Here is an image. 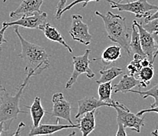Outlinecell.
<instances>
[{"mask_svg":"<svg viewBox=\"0 0 158 136\" xmlns=\"http://www.w3.org/2000/svg\"><path fill=\"white\" fill-rule=\"evenodd\" d=\"M14 32L21 42V52L20 53L19 57L26 65L25 71L37 75L48 68L50 66V56L44 47L27 41L18 31V26L15 27Z\"/></svg>","mask_w":158,"mask_h":136,"instance_id":"obj_1","label":"cell"},{"mask_svg":"<svg viewBox=\"0 0 158 136\" xmlns=\"http://www.w3.org/2000/svg\"><path fill=\"white\" fill-rule=\"evenodd\" d=\"M95 14L102 19L108 38L112 42L118 43L125 51L127 55L131 57L132 53L130 47L131 33H130V29L127 27L126 18L119 14H114L110 11H108L106 14L95 11Z\"/></svg>","mask_w":158,"mask_h":136,"instance_id":"obj_2","label":"cell"},{"mask_svg":"<svg viewBox=\"0 0 158 136\" xmlns=\"http://www.w3.org/2000/svg\"><path fill=\"white\" fill-rule=\"evenodd\" d=\"M32 76H34L32 72H27V76L18 88V92L14 95H11L9 93H7L6 91L2 92V95L1 96L0 99V121L5 122L6 131L9 129L10 125L13 121L18 118V114L27 113L26 112L20 109V101L23 91Z\"/></svg>","mask_w":158,"mask_h":136,"instance_id":"obj_3","label":"cell"},{"mask_svg":"<svg viewBox=\"0 0 158 136\" xmlns=\"http://www.w3.org/2000/svg\"><path fill=\"white\" fill-rule=\"evenodd\" d=\"M116 111V122L118 125V130L116 131V136H126L127 133L125 128L129 127L133 131L139 133L141 127L144 126V118L139 117L129 110V109L123 105L122 107L115 106Z\"/></svg>","mask_w":158,"mask_h":136,"instance_id":"obj_4","label":"cell"},{"mask_svg":"<svg viewBox=\"0 0 158 136\" xmlns=\"http://www.w3.org/2000/svg\"><path fill=\"white\" fill-rule=\"evenodd\" d=\"M110 2L112 9H116L123 12H130L134 14L137 18H143L151 15V10H158V6L147 2V0H137L127 3H120L113 0H105Z\"/></svg>","mask_w":158,"mask_h":136,"instance_id":"obj_5","label":"cell"},{"mask_svg":"<svg viewBox=\"0 0 158 136\" xmlns=\"http://www.w3.org/2000/svg\"><path fill=\"white\" fill-rule=\"evenodd\" d=\"M90 54V50H86L85 53L81 56H73V71L70 76L69 80L65 84V89H69L73 87V84L77 82V79L82 74H86L87 78L90 80L94 78L95 74L90 68V61L89 55Z\"/></svg>","mask_w":158,"mask_h":136,"instance_id":"obj_6","label":"cell"},{"mask_svg":"<svg viewBox=\"0 0 158 136\" xmlns=\"http://www.w3.org/2000/svg\"><path fill=\"white\" fill-rule=\"evenodd\" d=\"M47 23V14L45 12L34 13L30 15L21 16L19 19L14 21H3L2 25L6 26H21L23 28L40 29Z\"/></svg>","mask_w":158,"mask_h":136,"instance_id":"obj_7","label":"cell"},{"mask_svg":"<svg viewBox=\"0 0 158 136\" xmlns=\"http://www.w3.org/2000/svg\"><path fill=\"white\" fill-rule=\"evenodd\" d=\"M69 34L73 40L85 46L90 45L92 39V35L89 32L88 25L84 22L83 17L80 14H73L72 16V25Z\"/></svg>","mask_w":158,"mask_h":136,"instance_id":"obj_8","label":"cell"},{"mask_svg":"<svg viewBox=\"0 0 158 136\" xmlns=\"http://www.w3.org/2000/svg\"><path fill=\"white\" fill-rule=\"evenodd\" d=\"M53 109L49 114L57 119H63L69 122V124H73L71 119L72 105L71 103L64 98V94L61 92L54 93L52 96Z\"/></svg>","mask_w":158,"mask_h":136,"instance_id":"obj_9","label":"cell"},{"mask_svg":"<svg viewBox=\"0 0 158 136\" xmlns=\"http://www.w3.org/2000/svg\"><path fill=\"white\" fill-rule=\"evenodd\" d=\"M133 23L136 25L138 30H139L142 48H143L148 59L150 61L152 64H153V62H154L153 55L156 51V44L154 38H153V35L150 32L146 31L141 23H139L135 20L133 21Z\"/></svg>","mask_w":158,"mask_h":136,"instance_id":"obj_10","label":"cell"},{"mask_svg":"<svg viewBox=\"0 0 158 136\" xmlns=\"http://www.w3.org/2000/svg\"><path fill=\"white\" fill-rule=\"evenodd\" d=\"M77 103H78V111H77V115L75 116V118L77 120L87 112L98 109L102 106L113 107V104H114V102L112 104V103L102 101L99 98L97 99L94 97H86V98L78 100Z\"/></svg>","mask_w":158,"mask_h":136,"instance_id":"obj_11","label":"cell"},{"mask_svg":"<svg viewBox=\"0 0 158 136\" xmlns=\"http://www.w3.org/2000/svg\"><path fill=\"white\" fill-rule=\"evenodd\" d=\"M70 128H80L78 124H59V119H57V124H40L38 127H31V131L28 133V135H44V134H52L57 131L64 129H70Z\"/></svg>","mask_w":158,"mask_h":136,"instance_id":"obj_12","label":"cell"},{"mask_svg":"<svg viewBox=\"0 0 158 136\" xmlns=\"http://www.w3.org/2000/svg\"><path fill=\"white\" fill-rule=\"evenodd\" d=\"M44 2V0H22L19 6L10 14V18H14L40 12V8Z\"/></svg>","mask_w":158,"mask_h":136,"instance_id":"obj_13","label":"cell"},{"mask_svg":"<svg viewBox=\"0 0 158 136\" xmlns=\"http://www.w3.org/2000/svg\"><path fill=\"white\" fill-rule=\"evenodd\" d=\"M95 110H92L90 112H87L84 115H82L83 117H79L78 120L79 125H80V128L83 136H87L90 134V133L93 132L95 129Z\"/></svg>","mask_w":158,"mask_h":136,"instance_id":"obj_14","label":"cell"},{"mask_svg":"<svg viewBox=\"0 0 158 136\" xmlns=\"http://www.w3.org/2000/svg\"><path fill=\"white\" fill-rule=\"evenodd\" d=\"M136 86L140 87V81L134 76L125 74L123 76L118 84L113 86V91L115 94L118 92L127 93L130 92L131 90Z\"/></svg>","mask_w":158,"mask_h":136,"instance_id":"obj_15","label":"cell"},{"mask_svg":"<svg viewBox=\"0 0 158 136\" xmlns=\"http://www.w3.org/2000/svg\"><path fill=\"white\" fill-rule=\"evenodd\" d=\"M25 107L30 109V114H31V117L32 119V127H38L41 124L43 117L47 113V111L43 107L42 103H41V98L37 96L34 98V101L31 106L25 105Z\"/></svg>","mask_w":158,"mask_h":136,"instance_id":"obj_16","label":"cell"},{"mask_svg":"<svg viewBox=\"0 0 158 136\" xmlns=\"http://www.w3.org/2000/svg\"><path fill=\"white\" fill-rule=\"evenodd\" d=\"M41 30L44 31L46 38L48 39L49 40H51L53 41V42H56L61 44V45H63L64 47H65V48H67V50H68L71 54L73 52V50L72 49L71 47L65 42V40H64V38H63L62 35L60 33L59 31H58L55 27L52 26V25H51L48 22H47V24L41 28Z\"/></svg>","mask_w":158,"mask_h":136,"instance_id":"obj_17","label":"cell"},{"mask_svg":"<svg viewBox=\"0 0 158 136\" xmlns=\"http://www.w3.org/2000/svg\"><path fill=\"white\" fill-rule=\"evenodd\" d=\"M120 57H121V47L120 45H113L107 47L103 51L101 58H94L93 61L102 60V61L104 63L105 65H108L116 61V60H118Z\"/></svg>","mask_w":158,"mask_h":136,"instance_id":"obj_18","label":"cell"},{"mask_svg":"<svg viewBox=\"0 0 158 136\" xmlns=\"http://www.w3.org/2000/svg\"><path fill=\"white\" fill-rule=\"evenodd\" d=\"M130 47L131 50V52L136 54L142 56L143 58H147L146 54L143 51L142 46H141L140 37H139V32L136 25L133 23L131 29V35L130 40Z\"/></svg>","mask_w":158,"mask_h":136,"instance_id":"obj_19","label":"cell"},{"mask_svg":"<svg viewBox=\"0 0 158 136\" xmlns=\"http://www.w3.org/2000/svg\"><path fill=\"white\" fill-rule=\"evenodd\" d=\"M122 73H123V69L119 68V67L113 66L110 67V68L105 67L103 69L100 71L101 77L99 78V80H96V83L100 84L106 82H111L115 78L121 75Z\"/></svg>","mask_w":158,"mask_h":136,"instance_id":"obj_20","label":"cell"},{"mask_svg":"<svg viewBox=\"0 0 158 136\" xmlns=\"http://www.w3.org/2000/svg\"><path fill=\"white\" fill-rule=\"evenodd\" d=\"M153 76H154V68L153 65H150L141 68L136 78L140 81V87H147Z\"/></svg>","mask_w":158,"mask_h":136,"instance_id":"obj_21","label":"cell"},{"mask_svg":"<svg viewBox=\"0 0 158 136\" xmlns=\"http://www.w3.org/2000/svg\"><path fill=\"white\" fill-rule=\"evenodd\" d=\"M113 91V86H112L111 82H106L100 84L98 89L99 99L106 102L113 104L114 101L111 98V94Z\"/></svg>","mask_w":158,"mask_h":136,"instance_id":"obj_22","label":"cell"},{"mask_svg":"<svg viewBox=\"0 0 158 136\" xmlns=\"http://www.w3.org/2000/svg\"><path fill=\"white\" fill-rule=\"evenodd\" d=\"M130 92L132 93H136V94H140L143 97V99L147 98L148 97H152L154 98V102L150 105V107H155L158 105V84L153 86L152 88L147 90L145 91H135V90L131 89Z\"/></svg>","mask_w":158,"mask_h":136,"instance_id":"obj_23","label":"cell"},{"mask_svg":"<svg viewBox=\"0 0 158 136\" xmlns=\"http://www.w3.org/2000/svg\"><path fill=\"white\" fill-rule=\"evenodd\" d=\"M133 58H134V60L131 61L127 65V70L128 71L130 75L137 77L141 68H143V66L141 65V61L143 58V57L139 55V54H135L134 56H133Z\"/></svg>","mask_w":158,"mask_h":136,"instance_id":"obj_24","label":"cell"},{"mask_svg":"<svg viewBox=\"0 0 158 136\" xmlns=\"http://www.w3.org/2000/svg\"><path fill=\"white\" fill-rule=\"evenodd\" d=\"M100 0H75V1H73V2H71L70 4H69L67 6H64V8H63L62 10L61 11V13L59 14V15H58V17H57V20H60L61 18V16H62L63 14H64V13L66 12V11L69 10L70 9H71L72 7H73L74 6L77 5V4H80V3H83V5H82V6L83 7H86L87 6V4L89 3L90 2H99Z\"/></svg>","mask_w":158,"mask_h":136,"instance_id":"obj_25","label":"cell"},{"mask_svg":"<svg viewBox=\"0 0 158 136\" xmlns=\"http://www.w3.org/2000/svg\"><path fill=\"white\" fill-rule=\"evenodd\" d=\"M143 27L151 34L158 33V18L148 21L146 23V25H143Z\"/></svg>","mask_w":158,"mask_h":136,"instance_id":"obj_26","label":"cell"},{"mask_svg":"<svg viewBox=\"0 0 158 136\" xmlns=\"http://www.w3.org/2000/svg\"><path fill=\"white\" fill-rule=\"evenodd\" d=\"M67 2H68V0H59V2H58V3L57 5V7H56V19L57 18V17H58L59 14L61 13V11L63 10V8L65 6Z\"/></svg>","mask_w":158,"mask_h":136,"instance_id":"obj_27","label":"cell"},{"mask_svg":"<svg viewBox=\"0 0 158 136\" xmlns=\"http://www.w3.org/2000/svg\"><path fill=\"white\" fill-rule=\"evenodd\" d=\"M151 112H153V113H156L158 114V105L157 106L155 107H150L149 109H142L140 111H139L137 113V116L139 117H141V116H143V114L146 113H151Z\"/></svg>","mask_w":158,"mask_h":136,"instance_id":"obj_28","label":"cell"},{"mask_svg":"<svg viewBox=\"0 0 158 136\" xmlns=\"http://www.w3.org/2000/svg\"><path fill=\"white\" fill-rule=\"evenodd\" d=\"M8 26H6V25H2V28L0 29V51H2V44L5 43L7 42V40L4 37V33H5L6 30L7 29Z\"/></svg>","mask_w":158,"mask_h":136,"instance_id":"obj_29","label":"cell"},{"mask_svg":"<svg viewBox=\"0 0 158 136\" xmlns=\"http://www.w3.org/2000/svg\"><path fill=\"white\" fill-rule=\"evenodd\" d=\"M156 18H158V10H156V13H154L153 14H151V15H149V17H146V18H145V23L148 22V21H151V20H153V19H156Z\"/></svg>","mask_w":158,"mask_h":136,"instance_id":"obj_30","label":"cell"},{"mask_svg":"<svg viewBox=\"0 0 158 136\" xmlns=\"http://www.w3.org/2000/svg\"><path fill=\"white\" fill-rule=\"evenodd\" d=\"M153 38H154L155 42H156V52H155L154 55H153V60L155 61V59H156V56L158 55V33H153Z\"/></svg>","mask_w":158,"mask_h":136,"instance_id":"obj_31","label":"cell"},{"mask_svg":"<svg viewBox=\"0 0 158 136\" xmlns=\"http://www.w3.org/2000/svg\"><path fill=\"white\" fill-rule=\"evenodd\" d=\"M4 127H5V122H3V121H0V135L2 134L4 131H6V128Z\"/></svg>","mask_w":158,"mask_h":136,"instance_id":"obj_32","label":"cell"},{"mask_svg":"<svg viewBox=\"0 0 158 136\" xmlns=\"http://www.w3.org/2000/svg\"><path fill=\"white\" fill-rule=\"evenodd\" d=\"M24 124L23 122H21V124H19V126H18V131H16L15 133H14V134H13V135H18V134H20V131H21V128H22V127H24Z\"/></svg>","mask_w":158,"mask_h":136,"instance_id":"obj_33","label":"cell"},{"mask_svg":"<svg viewBox=\"0 0 158 136\" xmlns=\"http://www.w3.org/2000/svg\"><path fill=\"white\" fill-rule=\"evenodd\" d=\"M6 91L5 87H4L3 86L0 85V94H2V93L3 92V91ZM0 99H1V96H0Z\"/></svg>","mask_w":158,"mask_h":136,"instance_id":"obj_34","label":"cell"},{"mask_svg":"<svg viewBox=\"0 0 158 136\" xmlns=\"http://www.w3.org/2000/svg\"><path fill=\"white\" fill-rule=\"evenodd\" d=\"M152 135H155V136H158V128L157 129H156L155 131H153V132L151 133Z\"/></svg>","mask_w":158,"mask_h":136,"instance_id":"obj_35","label":"cell"},{"mask_svg":"<svg viewBox=\"0 0 158 136\" xmlns=\"http://www.w3.org/2000/svg\"><path fill=\"white\" fill-rule=\"evenodd\" d=\"M6 1H7V0H3V2H6Z\"/></svg>","mask_w":158,"mask_h":136,"instance_id":"obj_36","label":"cell"},{"mask_svg":"<svg viewBox=\"0 0 158 136\" xmlns=\"http://www.w3.org/2000/svg\"><path fill=\"white\" fill-rule=\"evenodd\" d=\"M121 1H123V0H119L118 2H121Z\"/></svg>","mask_w":158,"mask_h":136,"instance_id":"obj_37","label":"cell"}]
</instances>
